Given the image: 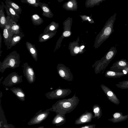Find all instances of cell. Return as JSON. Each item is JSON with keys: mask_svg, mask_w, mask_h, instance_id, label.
I'll return each instance as SVG.
<instances>
[{"mask_svg": "<svg viewBox=\"0 0 128 128\" xmlns=\"http://www.w3.org/2000/svg\"><path fill=\"white\" fill-rule=\"evenodd\" d=\"M20 55L16 51L11 52L4 59L3 61L0 62V72H4L8 68L14 69L20 66Z\"/></svg>", "mask_w": 128, "mask_h": 128, "instance_id": "2", "label": "cell"}, {"mask_svg": "<svg viewBox=\"0 0 128 128\" xmlns=\"http://www.w3.org/2000/svg\"><path fill=\"white\" fill-rule=\"evenodd\" d=\"M11 30L12 34L13 36L15 34L19 33L22 32L19 24L13 21L11 24Z\"/></svg>", "mask_w": 128, "mask_h": 128, "instance_id": "27", "label": "cell"}, {"mask_svg": "<svg viewBox=\"0 0 128 128\" xmlns=\"http://www.w3.org/2000/svg\"><path fill=\"white\" fill-rule=\"evenodd\" d=\"M118 88L122 89L128 88V81H124L119 82L118 84H116Z\"/></svg>", "mask_w": 128, "mask_h": 128, "instance_id": "30", "label": "cell"}, {"mask_svg": "<svg viewBox=\"0 0 128 128\" xmlns=\"http://www.w3.org/2000/svg\"><path fill=\"white\" fill-rule=\"evenodd\" d=\"M123 72H116L112 71L107 70L106 72L105 76L106 77L110 78H117L120 77L124 75Z\"/></svg>", "mask_w": 128, "mask_h": 128, "instance_id": "26", "label": "cell"}, {"mask_svg": "<svg viewBox=\"0 0 128 128\" xmlns=\"http://www.w3.org/2000/svg\"><path fill=\"white\" fill-rule=\"evenodd\" d=\"M96 125L94 124H88L81 126L78 128H96Z\"/></svg>", "mask_w": 128, "mask_h": 128, "instance_id": "31", "label": "cell"}, {"mask_svg": "<svg viewBox=\"0 0 128 128\" xmlns=\"http://www.w3.org/2000/svg\"><path fill=\"white\" fill-rule=\"evenodd\" d=\"M116 14L115 13L106 22L100 35L101 42L106 40L114 31V24L116 19Z\"/></svg>", "mask_w": 128, "mask_h": 128, "instance_id": "4", "label": "cell"}, {"mask_svg": "<svg viewBox=\"0 0 128 128\" xmlns=\"http://www.w3.org/2000/svg\"><path fill=\"white\" fill-rule=\"evenodd\" d=\"M22 76H19L16 72H12L5 78L3 84L6 86H12L22 82Z\"/></svg>", "mask_w": 128, "mask_h": 128, "instance_id": "8", "label": "cell"}, {"mask_svg": "<svg viewBox=\"0 0 128 128\" xmlns=\"http://www.w3.org/2000/svg\"><path fill=\"white\" fill-rule=\"evenodd\" d=\"M50 111V109L42 111V110L36 113L28 123V125L39 124L48 116Z\"/></svg>", "mask_w": 128, "mask_h": 128, "instance_id": "9", "label": "cell"}, {"mask_svg": "<svg viewBox=\"0 0 128 128\" xmlns=\"http://www.w3.org/2000/svg\"><path fill=\"white\" fill-rule=\"evenodd\" d=\"M128 64L126 60H125L122 59L117 61L110 68V70L116 68V69H124V70L126 68Z\"/></svg>", "mask_w": 128, "mask_h": 128, "instance_id": "21", "label": "cell"}, {"mask_svg": "<svg viewBox=\"0 0 128 128\" xmlns=\"http://www.w3.org/2000/svg\"><path fill=\"white\" fill-rule=\"evenodd\" d=\"M31 19L33 24L35 26L40 25L44 22L43 19L36 14L31 16Z\"/></svg>", "mask_w": 128, "mask_h": 128, "instance_id": "25", "label": "cell"}, {"mask_svg": "<svg viewBox=\"0 0 128 128\" xmlns=\"http://www.w3.org/2000/svg\"><path fill=\"white\" fill-rule=\"evenodd\" d=\"M23 72L24 76L29 83H33L35 81L36 77L33 68L29 65L27 62L23 64Z\"/></svg>", "mask_w": 128, "mask_h": 128, "instance_id": "10", "label": "cell"}, {"mask_svg": "<svg viewBox=\"0 0 128 128\" xmlns=\"http://www.w3.org/2000/svg\"><path fill=\"white\" fill-rule=\"evenodd\" d=\"M56 115L52 121V124L56 126H60L64 124L66 121L65 115L56 113Z\"/></svg>", "mask_w": 128, "mask_h": 128, "instance_id": "15", "label": "cell"}, {"mask_svg": "<svg viewBox=\"0 0 128 128\" xmlns=\"http://www.w3.org/2000/svg\"><path fill=\"white\" fill-rule=\"evenodd\" d=\"M117 51L116 48L112 47L105 56L100 60L96 61L92 65L95 73H100L104 70L108 64L115 56Z\"/></svg>", "mask_w": 128, "mask_h": 128, "instance_id": "3", "label": "cell"}, {"mask_svg": "<svg viewBox=\"0 0 128 128\" xmlns=\"http://www.w3.org/2000/svg\"><path fill=\"white\" fill-rule=\"evenodd\" d=\"M70 32L69 31H66L64 32L63 35L64 36L67 37L70 36Z\"/></svg>", "mask_w": 128, "mask_h": 128, "instance_id": "32", "label": "cell"}, {"mask_svg": "<svg viewBox=\"0 0 128 128\" xmlns=\"http://www.w3.org/2000/svg\"><path fill=\"white\" fill-rule=\"evenodd\" d=\"M4 5L2 2H0V26L3 30L5 27L6 22V17L5 16L4 11Z\"/></svg>", "mask_w": 128, "mask_h": 128, "instance_id": "19", "label": "cell"}, {"mask_svg": "<svg viewBox=\"0 0 128 128\" xmlns=\"http://www.w3.org/2000/svg\"><path fill=\"white\" fill-rule=\"evenodd\" d=\"M10 90L19 100L22 101H25V94L21 88L14 87L11 88Z\"/></svg>", "mask_w": 128, "mask_h": 128, "instance_id": "20", "label": "cell"}, {"mask_svg": "<svg viewBox=\"0 0 128 128\" xmlns=\"http://www.w3.org/2000/svg\"></svg>", "mask_w": 128, "mask_h": 128, "instance_id": "42", "label": "cell"}, {"mask_svg": "<svg viewBox=\"0 0 128 128\" xmlns=\"http://www.w3.org/2000/svg\"><path fill=\"white\" fill-rule=\"evenodd\" d=\"M87 19H88L89 21H90L91 20L89 18V17H87Z\"/></svg>", "mask_w": 128, "mask_h": 128, "instance_id": "39", "label": "cell"}, {"mask_svg": "<svg viewBox=\"0 0 128 128\" xmlns=\"http://www.w3.org/2000/svg\"><path fill=\"white\" fill-rule=\"evenodd\" d=\"M4 5V8L7 14V16H9L10 18L15 22L17 23L18 21V19L20 18L19 14L8 4H6Z\"/></svg>", "mask_w": 128, "mask_h": 128, "instance_id": "13", "label": "cell"}, {"mask_svg": "<svg viewBox=\"0 0 128 128\" xmlns=\"http://www.w3.org/2000/svg\"><path fill=\"white\" fill-rule=\"evenodd\" d=\"M2 50H0V56H1V53L2 52Z\"/></svg>", "mask_w": 128, "mask_h": 128, "instance_id": "40", "label": "cell"}, {"mask_svg": "<svg viewBox=\"0 0 128 128\" xmlns=\"http://www.w3.org/2000/svg\"><path fill=\"white\" fill-rule=\"evenodd\" d=\"M80 101L75 94L72 98L68 99L60 100L57 101L49 108L50 111L56 113L65 115L71 112L77 106Z\"/></svg>", "mask_w": 128, "mask_h": 128, "instance_id": "1", "label": "cell"}, {"mask_svg": "<svg viewBox=\"0 0 128 128\" xmlns=\"http://www.w3.org/2000/svg\"><path fill=\"white\" fill-rule=\"evenodd\" d=\"M58 73L62 79L68 81H72L73 76L70 69L64 64H58L56 67Z\"/></svg>", "mask_w": 128, "mask_h": 128, "instance_id": "7", "label": "cell"}, {"mask_svg": "<svg viewBox=\"0 0 128 128\" xmlns=\"http://www.w3.org/2000/svg\"><path fill=\"white\" fill-rule=\"evenodd\" d=\"M84 47V46H82L80 47V48L81 49H82Z\"/></svg>", "mask_w": 128, "mask_h": 128, "instance_id": "37", "label": "cell"}, {"mask_svg": "<svg viewBox=\"0 0 128 128\" xmlns=\"http://www.w3.org/2000/svg\"><path fill=\"white\" fill-rule=\"evenodd\" d=\"M26 48L34 59L37 61L38 60V51L34 45L28 42L26 43Z\"/></svg>", "mask_w": 128, "mask_h": 128, "instance_id": "18", "label": "cell"}, {"mask_svg": "<svg viewBox=\"0 0 128 128\" xmlns=\"http://www.w3.org/2000/svg\"><path fill=\"white\" fill-rule=\"evenodd\" d=\"M100 86L108 99L110 102L116 104H119L120 102L119 99L112 90L104 84H101Z\"/></svg>", "mask_w": 128, "mask_h": 128, "instance_id": "12", "label": "cell"}, {"mask_svg": "<svg viewBox=\"0 0 128 128\" xmlns=\"http://www.w3.org/2000/svg\"><path fill=\"white\" fill-rule=\"evenodd\" d=\"M0 50L1 49V46H2V36L1 34L0 33Z\"/></svg>", "mask_w": 128, "mask_h": 128, "instance_id": "35", "label": "cell"}, {"mask_svg": "<svg viewBox=\"0 0 128 128\" xmlns=\"http://www.w3.org/2000/svg\"><path fill=\"white\" fill-rule=\"evenodd\" d=\"M74 52L76 54H78L79 51V48L78 46L76 47L74 49Z\"/></svg>", "mask_w": 128, "mask_h": 128, "instance_id": "33", "label": "cell"}, {"mask_svg": "<svg viewBox=\"0 0 128 128\" xmlns=\"http://www.w3.org/2000/svg\"><path fill=\"white\" fill-rule=\"evenodd\" d=\"M13 20L8 16L6 17L5 27L3 30V37L5 44L8 47L11 42L13 36L11 30V27Z\"/></svg>", "mask_w": 128, "mask_h": 128, "instance_id": "6", "label": "cell"}, {"mask_svg": "<svg viewBox=\"0 0 128 128\" xmlns=\"http://www.w3.org/2000/svg\"><path fill=\"white\" fill-rule=\"evenodd\" d=\"M37 128H44V127L43 126H41L38 127Z\"/></svg>", "mask_w": 128, "mask_h": 128, "instance_id": "38", "label": "cell"}, {"mask_svg": "<svg viewBox=\"0 0 128 128\" xmlns=\"http://www.w3.org/2000/svg\"><path fill=\"white\" fill-rule=\"evenodd\" d=\"M6 4L9 5L18 14H21L22 10L20 6L10 0H6Z\"/></svg>", "mask_w": 128, "mask_h": 128, "instance_id": "24", "label": "cell"}, {"mask_svg": "<svg viewBox=\"0 0 128 128\" xmlns=\"http://www.w3.org/2000/svg\"><path fill=\"white\" fill-rule=\"evenodd\" d=\"M56 23L54 22H52L44 30V32H52L56 28Z\"/></svg>", "mask_w": 128, "mask_h": 128, "instance_id": "29", "label": "cell"}, {"mask_svg": "<svg viewBox=\"0 0 128 128\" xmlns=\"http://www.w3.org/2000/svg\"><path fill=\"white\" fill-rule=\"evenodd\" d=\"M20 1L22 3H26L35 7L39 6V0H21Z\"/></svg>", "mask_w": 128, "mask_h": 128, "instance_id": "28", "label": "cell"}, {"mask_svg": "<svg viewBox=\"0 0 128 128\" xmlns=\"http://www.w3.org/2000/svg\"><path fill=\"white\" fill-rule=\"evenodd\" d=\"M24 36V34L22 32H20L18 34H14L8 46L7 47V48L10 49L12 47L19 43Z\"/></svg>", "mask_w": 128, "mask_h": 128, "instance_id": "17", "label": "cell"}, {"mask_svg": "<svg viewBox=\"0 0 128 128\" xmlns=\"http://www.w3.org/2000/svg\"><path fill=\"white\" fill-rule=\"evenodd\" d=\"M94 115L93 119L97 118V119L100 118L102 116V112L101 107L98 104H94L92 107Z\"/></svg>", "mask_w": 128, "mask_h": 128, "instance_id": "23", "label": "cell"}, {"mask_svg": "<svg viewBox=\"0 0 128 128\" xmlns=\"http://www.w3.org/2000/svg\"><path fill=\"white\" fill-rule=\"evenodd\" d=\"M39 6L42 10V15L43 16L49 18L52 17L53 14L48 4L40 2Z\"/></svg>", "mask_w": 128, "mask_h": 128, "instance_id": "16", "label": "cell"}, {"mask_svg": "<svg viewBox=\"0 0 128 128\" xmlns=\"http://www.w3.org/2000/svg\"><path fill=\"white\" fill-rule=\"evenodd\" d=\"M68 6L70 8H72L73 6L72 3L71 2H69L68 3Z\"/></svg>", "mask_w": 128, "mask_h": 128, "instance_id": "34", "label": "cell"}, {"mask_svg": "<svg viewBox=\"0 0 128 128\" xmlns=\"http://www.w3.org/2000/svg\"></svg>", "mask_w": 128, "mask_h": 128, "instance_id": "41", "label": "cell"}, {"mask_svg": "<svg viewBox=\"0 0 128 128\" xmlns=\"http://www.w3.org/2000/svg\"><path fill=\"white\" fill-rule=\"evenodd\" d=\"M93 116L92 112L86 110L76 120L74 124L80 125L90 122L93 119Z\"/></svg>", "mask_w": 128, "mask_h": 128, "instance_id": "11", "label": "cell"}, {"mask_svg": "<svg viewBox=\"0 0 128 128\" xmlns=\"http://www.w3.org/2000/svg\"><path fill=\"white\" fill-rule=\"evenodd\" d=\"M71 92L72 90L70 89L58 88L47 93L45 95L48 99H58L66 97Z\"/></svg>", "mask_w": 128, "mask_h": 128, "instance_id": "5", "label": "cell"}, {"mask_svg": "<svg viewBox=\"0 0 128 128\" xmlns=\"http://www.w3.org/2000/svg\"><path fill=\"white\" fill-rule=\"evenodd\" d=\"M54 34L53 32H44L40 35L38 37V41L40 42H45L52 38Z\"/></svg>", "mask_w": 128, "mask_h": 128, "instance_id": "22", "label": "cell"}, {"mask_svg": "<svg viewBox=\"0 0 128 128\" xmlns=\"http://www.w3.org/2000/svg\"><path fill=\"white\" fill-rule=\"evenodd\" d=\"M112 116L113 117L108 119V120L114 123L121 122L128 118V114L123 116L122 112H116L112 114Z\"/></svg>", "mask_w": 128, "mask_h": 128, "instance_id": "14", "label": "cell"}, {"mask_svg": "<svg viewBox=\"0 0 128 128\" xmlns=\"http://www.w3.org/2000/svg\"><path fill=\"white\" fill-rule=\"evenodd\" d=\"M7 128H14V126L11 124H8L7 126Z\"/></svg>", "mask_w": 128, "mask_h": 128, "instance_id": "36", "label": "cell"}]
</instances>
